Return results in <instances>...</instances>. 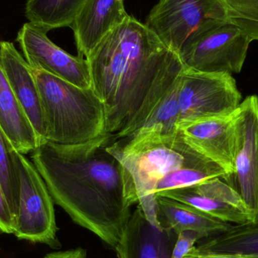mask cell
<instances>
[{"label": "cell", "mask_w": 258, "mask_h": 258, "mask_svg": "<svg viewBox=\"0 0 258 258\" xmlns=\"http://www.w3.org/2000/svg\"><path fill=\"white\" fill-rule=\"evenodd\" d=\"M177 56L132 15L98 44L86 59L92 89L105 107V134L116 135L132 122Z\"/></svg>", "instance_id": "7a4b0ae2"}, {"label": "cell", "mask_w": 258, "mask_h": 258, "mask_svg": "<svg viewBox=\"0 0 258 258\" xmlns=\"http://www.w3.org/2000/svg\"><path fill=\"white\" fill-rule=\"evenodd\" d=\"M236 147L234 171L229 183L254 218L258 215V96L250 95L235 111Z\"/></svg>", "instance_id": "30bf717a"}, {"label": "cell", "mask_w": 258, "mask_h": 258, "mask_svg": "<svg viewBox=\"0 0 258 258\" xmlns=\"http://www.w3.org/2000/svg\"><path fill=\"white\" fill-rule=\"evenodd\" d=\"M43 258H88L87 252L83 248L68 250L64 251L49 253Z\"/></svg>", "instance_id": "d4e9b609"}, {"label": "cell", "mask_w": 258, "mask_h": 258, "mask_svg": "<svg viewBox=\"0 0 258 258\" xmlns=\"http://www.w3.org/2000/svg\"><path fill=\"white\" fill-rule=\"evenodd\" d=\"M15 229V217L0 182V233L13 234Z\"/></svg>", "instance_id": "cb8c5ba5"}, {"label": "cell", "mask_w": 258, "mask_h": 258, "mask_svg": "<svg viewBox=\"0 0 258 258\" xmlns=\"http://www.w3.org/2000/svg\"><path fill=\"white\" fill-rule=\"evenodd\" d=\"M156 208L160 227L171 229L177 233L197 232L204 239L224 233L233 226L197 208L168 197L156 196Z\"/></svg>", "instance_id": "e0dca14e"}, {"label": "cell", "mask_w": 258, "mask_h": 258, "mask_svg": "<svg viewBox=\"0 0 258 258\" xmlns=\"http://www.w3.org/2000/svg\"><path fill=\"white\" fill-rule=\"evenodd\" d=\"M156 196L168 197L197 208L224 222L235 225L254 221L239 194L221 177L207 179L196 184L170 190Z\"/></svg>", "instance_id": "7c38bea8"}, {"label": "cell", "mask_w": 258, "mask_h": 258, "mask_svg": "<svg viewBox=\"0 0 258 258\" xmlns=\"http://www.w3.org/2000/svg\"><path fill=\"white\" fill-rule=\"evenodd\" d=\"M0 127L14 150L31 153L40 144L22 106L14 94L0 63Z\"/></svg>", "instance_id": "ac0fdd59"}, {"label": "cell", "mask_w": 258, "mask_h": 258, "mask_svg": "<svg viewBox=\"0 0 258 258\" xmlns=\"http://www.w3.org/2000/svg\"><path fill=\"white\" fill-rule=\"evenodd\" d=\"M224 19L227 14L221 0H159L144 24L178 54L192 36Z\"/></svg>", "instance_id": "ba28073f"}, {"label": "cell", "mask_w": 258, "mask_h": 258, "mask_svg": "<svg viewBox=\"0 0 258 258\" xmlns=\"http://www.w3.org/2000/svg\"><path fill=\"white\" fill-rule=\"evenodd\" d=\"M227 19L258 40V0H221Z\"/></svg>", "instance_id": "7402d4cb"}, {"label": "cell", "mask_w": 258, "mask_h": 258, "mask_svg": "<svg viewBox=\"0 0 258 258\" xmlns=\"http://www.w3.org/2000/svg\"><path fill=\"white\" fill-rule=\"evenodd\" d=\"M129 15L125 0H86L71 27L78 55L87 58L107 35Z\"/></svg>", "instance_id": "5bb4252c"}, {"label": "cell", "mask_w": 258, "mask_h": 258, "mask_svg": "<svg viewBox=\"0 0 258 258\" xmlns=\"http://www.w3.org/2000/svg\"><path fill=\"white\" fill-rule=\"evenodd\" d=\"M0 182L15 217L19 200V177L12 156V147L0 127Z\"/></svg>", "instance_id": "44dd1931"}, {"label": "cell", "mask_w": 258, "mask_h": 258, "mask_svg": "<svg viewBox=\"0 0 258 258\" xmlns=\"http://www.w3.org/2000/svg\"><path fill=\"white\" fill-rule=\"evenodd\" d=\"M31 70L40 95L46 141L74 145L105 134V107L92 87L83 89L42 70Z\"/></svg>", "instance_id": "277c9868"}, {"label": "cell", "mask_w": 258, "mask_h": 258, "mask_svg": "<svg viewBox=\"0 0 258 258\" xmlns=\"http://www.w3.org/2000/svg\"><path fill=\"white\" fill-rule=\"evenodd\" d=\"M184 258H250L237 255H227V254H211L199 251L194 246Z\"/></svg>", "instance_id": "484cf974"}, {"label": "cell", "mask_w": 258, "mask_h": 258, "mask_svg": "<svg viewBox=\"0 0 258 258\" xmlns=\"http://www.w3.org/2000/svg\"><path fill=\"white\" fill-rule=\"evenodd\" d=\"M48 32L31 23L22 26L17 42L32 68L42 70L83 89L92 88L87 60L67 52L47 36Z\"/></svg>", "instance_id": "8fae6325"}, {"label": "cell", "mask_w": 258, "mask_h": 258, "mask_svg": "<svg viewBox=\"0 0 258 258\" xmlns=\"http://www.w3.org/2000/svg\"><path fill=\"white\" fill-rule=\"evenodd\" d=\"M242 101L232 74H209L183 68L178 94V128L203 119L232 114Z\"/></svg>", "instance_id": "52a82bcc"}, {"label": "cell", "mask_w": 258, "mask_h": 258, "mask_svg": "<svg viewBox=\"0 0 258 258\" xmlns=\"http://www.w3.org/2000/svg\"><path fill=\"white\" fill-rule=\"evenodd\" d=\"M0 258H2V257H1V256H0Z\"/></svg>", "instance_id": "83f0119b"}, {"label": "cell", "mask_w": 258, "mask_h": 258, "mask_svg": "<svg viewBox=\"0 0 258 258\" xmlns=\"http://www.w3.org/2000/svg\"><path fill=\"white\" fill-rule=\"evenodd\" d=\"M203 252L258 258V215L254 221L232 226L196 246Z\"/></svg>", "instance_id": "d6986e66"}, {"label": "cell", "mask_w": 258, "mask_h": 258, "mask_svg": "<svg viewBox=\"0 0 258 258\" xmlns=\"http://www.w3.org/2000/svg\"><path fill=\"white\" fill-rule=\"evenodd\" d=\"M111 141L104 134L74 145L45 141L31 159L54 203L115 249L138 197L130 173L107 149Z\"/></svg>", "instance_id": "6da1fadb"}, {"label": "cell", "mask_w": 258, "mask_h": 258, "mask_svg": "<svg viewBox=\"0 0 258 258\" xmlns=\"http://www.w3.org/2000/svg\"><path fill=\"white\" fill-rule=\"evenodd\" d=\"M203 239L201 235L194 231H183L178 233L171 258H184L195 246L196 242Z\"/></svg>", "instance_id": "603a6c76"}, {"label": "cell", "mask_w": 258, "mask_h": 258, "mask_svg": "<svg viewBox=\"0 0 258 258\" xmlns=\"http://www.w3.org/2000/svg\"><path fill=\"white\" fill-rule=\"evenodd\" d=\"M252 39L228 19L220 20L189 39L178 52L183 68L209 74H239Z\"/></svg>", "instance_id": "5b68a950"}, {"label": "cell", "mask_w": 258, "mask_h": 258, "mask_svg": "<svg viewBox=\"0 0 258 258\" xmlns=\"http://www.w3.org/2000/svg\"><path fill=\"white\" fill-rule=\"evenodd\" d=\"M86 0H27L25 16L29 22L47 32L71 27Z\"/></svg>", "instance_id": "ffe728a7"}, {"label": "cell", "mask_w": 258, "mask_h": 258, "mask_svg": "<svg viewBox=\"0 0 258 258\" xmlns=\"http://www.w3.org/2000/svg\"><path fill=\"white\" fill-rule=\"evenodd\" d=\"M0 63L15 96L31 122L40 144L45 142V127L37 84L31 68L13 43L0 44Z\"/></svg>", "instance_id": "2e32d148"}, {"label": "cell", "mask_w": 258, "mask_h": 258, "mask_svg": "<svg viewBox=\"0 0 258 258\" xmlns=\"http://www.w3.org/2000/svg\"><path fill=\"white\" fill-rule=\"evenodd\" d=\"M12 147V146H11ZM19 177V200L13 235L20 240L59 245L54 200L32 161L12 147Z\"/></svg>", "instance_id": "8992f818"}, {"label": "cell", "mask_w": 258, "mask_h": 258, "mask_svg": "<svg viewBox=\"0 0 258 258\" xmlns=\"http://www.w3.org/2000/svg\"><path fill=\"white\" fill-rule=\"evenodd\" d=\"M183 70V64L177 56L164 70L132 122L123 130L112 135L113 139L148 132L165 135L178 132V94Z\"/></svg>", "instance_id": "9c48e42d"}, {"label": "cell", "mask_w": 258, "mask_h": 258, "mask_svg": "<svg viewBox=\"0 0 258 258\" xmlns=\"http://www.w3.org/2000/svg\"><path fill=\"white\" fill-rule=\"evenodd\" d=\"M177 236L174 230L150 224L138 206L115 250L119 258H171Z\"/></svg>", "instance_id": "9a60e30c"}, {"label": "cell", "mask_w": 258, "mask_h": 258, "mask_svg": "<svg viewBox=\"0 0 258 258\" xmlns=\"http://www.w3.org/2000/svg\"><path fill=\"white\" fill-rule=\"evenodd\" d=\"M1 42H1V40H0V44H1Z\"/></svg>", "instance_id": "4316f807"}, {"label": "cell", "mask_w": 258, "mask_h": 258, "mask_svg": "<svg viewBox=\"0 0 258 258\" xmlns=\"http://www.w3.org/2000/svg\"><path fill=\"white\" fill-rule=\"evenodd\" d=\"M178 129L189 145L225 171L228 180L234 171L236 147L235 112L227 116L186 124Z\"/></svg>", "instance_id": "4fadbf2b"}, {"label": "cell", "mask_w": 258, "mask_h": 258, "mask_svg": "<svg viewBox=\"0 0 258 258\" xmlns=\"http://www.w3.org/2000/svg\"><path fill=\"white\" fill-rule=\"evenodd\" d=\"M107 149L130 173L138 206L157 227L160 225L154 189L159 180L183 168L220 167L189 145L180 130L171 135L148 132L120 139L112 137Z\"/></svg>", "instance_id": "3957f363"}]
</instances>
